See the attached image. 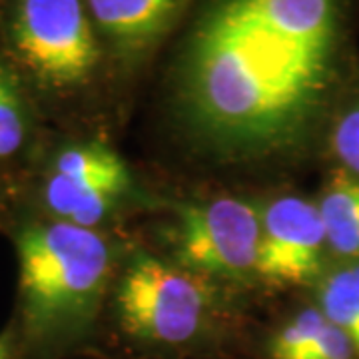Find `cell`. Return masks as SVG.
<instances>
[{"label": "cell", "mask_w": 359, "mask_h": 359, "mask_svg": "<svg viewBox=\"0 0 359 359\" xmlns=\"http://www.w3.org/2000/svg\"><path fill=\"white\" fill-rule=\"evenodd\" d=\"M359 0H205L178 60L194 122L238 146L304 140L353 78Z\"/></svg>", "instance_id": "6da1fadb"}, {"label": "cell", "mask_w": 359, "mask_h": 359, "mask_svg": "<svg viewBox=\"0 0 359 359\" xmlns=\"http://www.w3.org/2000/svg\"><path fill=\"white\" fill-rule=\"evenodd\" d=\"M20 294L28 332L42 341L80 334L94 318L108 278V248L90 228L56 222L18 238Z\"/></svg>", "instance_id": "7a4b0ae2"}, {"label": "cell", "mask_w": 359, "mask_h": 359, "mask_svg": "<svg viewBox=\"0 0 359 359\" xmlns=\"http://www.w3.org/2000/svg\"><path fill=\"white\" fill-rule=\"evenodd\" d=\"M4 36L16 74L50 94L88 86L106 56L84 0H8Z\"/></svg>", "instance_id": "3957f363"}, {"label": "cell", "mask_w": 359, "mask_h": 359, "mask_svg": "<svg viewBox=\"0 0 359 359\" xmlns=\"http://www.w3.org/2000/svg\"><path fill=\"white\" fill-rule=\"evenodd\" d=\"M212 295L196 276L148 254L130 262L116 292L122 332L148 347L196 341L210 321Z\"/></svg>", "instance_id": "277c9868"}, {"label": "cell", "mask_w": 359, "mask_h": 359, "mask_svg": "<svg viewBox=\"0 0 359 359\" xmlns=\"http://www.w3.org/2000/svg\"><path fill=\"white\" fill-rule=\"evenodd\" d=\"M180 216L178 256L186 268L226 278L256 269L262 238L256 208L222 198L184 205Z\"/></svg>", "instance_id": "5b68a950"}, {"label": "cell", "mask_w": 359, "mask_h": 359, "mask_svg": "<svg viewBox=\"0 0 359 359\" xmlns=\"http://www.w3.org/2000/svg\"><path fill=\"white\" fill-rule=\"evenodd\" d=\"M128 186L124 160L110 146L90 142L72 146L56 158L44 196L60 222L90 228L108 214Z\"/></svg>", "instance_id": "8992f818"}, {"label": "cell", "mask_w": 359, "mask_h": 359, "mask_svg": "<svg viewBox=\"0 0 359 359\" xmlns=\"http://www.w3.org/2000/svg\"><path fill=\"white\" fill-rule=\"evenodd\" d=\"M327 250L318 204L304 198H280L262 218L256 271L273 285H304L321 273Z\"/></svg>", "instance_id": "52a82bcc"}, {"label": "cell", "mask_w": 359, "mask_h": 359, "mask_svg": "<svg viewBox=\"0 0 359 359\" xmlns=\"http://www.w3.org/2000/svg\"><path fill=\"white\" fill-rule=\"evenodd\" d=\"M196 0H84L92 25L122 70L142 66Z\"/></svg>", "instance_id": "ba28073f"}, {"label": "cell", "mask_w": 359, "mask_h": 359, "mask_svg": "<svg viewBox=\"0 0 359 359\" xmlns=\"http://www.w3.org/2000/svg\"><path fill=\"white\" fill-rule=\"evenodd\" d=\"M318 208L327 250L349 262L359 259V180L347 174L332 180Z\"/></svg>", "instance_id": "9c48e42d"}, {"label": "cell", "mask_w": 359, "mask_h": 359, "mask_svg": "<svg viewBox=\"0 0 359 359\" xmlns=\"http://www.w3.org/2000/svg\"><path fill=\"white\" fill-rule=\"evenodd\" d=\"M318 308L349 337L359 359V259L337 268L321 280Z\"/></svg>", "instance_id": "30bf717a"}, {"label": "cell", "mask_w": 359, "mask_h": 359, "mask_svg": "<svg viewBox=\"0 0 359 359\" xmlns=\"http://www.w3.org/2000/svg\"><path fill=\"white\" fill-rule=\"evenodd\" d=\"M330 144L347 176L359 180V76L353 74L335 106Z\"/></svg>", "instance_id": "8fae6325"}, {"label": "cell", "mask_w": 359, "mask_h": 359, "mask_svg": "<svg viewBox=\"0 0 359 359\" xmlns=\"http://www.w3.org/2000/svg\"><path fill=\"white\" fill-rule=\"evenodd\" d=\"M26 104L20 76L0 60V158L14 154L25 140Z\"/></svg>", "instance_id": "7c38bea8"}, {"label": "cell", "mask_w": 359, "mask_h": 359, "mask_svg": "<svg viewBox=\"0 0 359 359\" xmlns=\"http://www.w3.org/2000/svg\"><path fill=\"white\" fill-rule=\"evenodd\" d=\"M325 316L320 308L297 311L292 320L283 323L269 341V359H297L318 337L325 325Z\"/></svg>", "instance_id": "4fadbf2b"}, {"label": "cell", "mask_w": 359, "mask_h": 359, "mask_svg": "<svg viewBox=\"0 0 359 359\" xmlns=\"http://www.w3.org/2000/svg\"><path fill=\"white\" fill-rule=\"evenodd\" d=\"M297 359H358V353L349 337L327 320L313 344Z\"/></svg>", "instance_id": "5bb4252c"}, {"label": "cell", "mask_w": 359, "mask_h": 359, "mask_svg": "<svg viewBox=\"0 0 359 359\" xmlns=\"http://www.w3.org/2000/svg\"><path fill=\"white\" fill-rule=\"evenodd\" d=\"M0 359H8V344H6V339H0Z\"/></svg>", "instance_id": "9a60e30c"}]
</instances>
